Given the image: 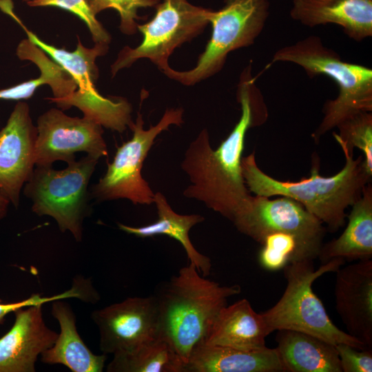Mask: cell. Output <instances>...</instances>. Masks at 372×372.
Wrapping results in <instances>:
<instances>
[{"label":"cell","mask_w":372,"mask_h":372,"mask_svg":"<svg viewBox=\"0 0 372 372\" xmlns=\"http://www.w3.org/2000/svg\"><path fill=\"white\" fill-rule=\"evenodd\" d=\"M158 219L153 223L142 227H132L118 223L119 229L129 234L139 238H149L165 235L178 241L184 248L187 258L204 277L210 273L211 260L198 251L189 239V232L196 225L204 221L200 214L182 215L175 212L168 203L166 197L160 192L154 194Z\"/></svg>","instance_id":"obj_23"},{"label":"cell","mask_w":372,"mask_h":372,"mask_svg":"<svg viewBox=\"0 0 372 372\" xmlns=\"http://www.w3.org/2000/svg\"><path fill=\"white\" fill-rule=\"evenodd\" d=\"M185 362L172 346L158 337L138 347L114 354L107 372H185Z\"/></svg>","instance_id":"obj_24"},{"label":"cell","mask_w":372,"mask_h":372,"mask_svg":"<svg viewBox=\"0 0 372 372\" xmlns=\"http://www.w3.org/2000/svg\"><path fill=\"white\" fill-rule=\"evenodd\" d=\"M183 116L182 108L167 109L158 123L145 130L143 115L138 112L136 121L129 127L132 138L117 148L105 174L92 185L91 197L98 202L126 198L134 205L154 203L155 193L142 176L143 163L158 134L170 125L180 126Z\"/></svg>","instance_id":"obj_9"},{"label":"cell","mask_w":372,"mask_h":372,"mask_svg":"<svg viewBox=\"0 0 372 372\" xmlns=\"http://www.w3.org/2000/svg\"><path fill=\"white\" fill-rule=\"evenodd\" d=\"M339 132L333 136L342 149L350 153L355 147L363 153V164L366 172L372 176V113L359 112L346 119L336 127Z\"/></svg>","instance_id":"obj_27"},{"label":"cell","mask_w":372,"mask_h":372,"mask_svg":"<svg viewBox=\"0 0 372 372\" xmlns=\"http://www.w3.org/2000/svg\"><path fill=\"white\" fill-rule=\"evenodd\" d=\"M258 254L260 266L268 271H278L289 262L313 260L299 240L293 235L282 231L268 234L263 239Z\"/></svg>","instance_id":"obj_26"},{"label":"cell","mask_w":372,"mask_h":372,"mask_svg":"<svg viewBox=\"0 0 372 372\" xmlns=\"http://www.w3.org/2000/svg\"><path fill=\"white\" fill-rule=\"evenodd\" d=\"M290 15L308 27L338 25L356 41L372 36V0H293Z\"/></svg>","instance_id":"obj_17"},{"label":"cell","mask_w":372,"mask_h":372,"mask_svg":"<svg viewBox=\"0 0 372 372\" xmlns=\"http://www.w3.org/2000/svg\"><path fill=\"white\" fill-rule=\"evenodd\" d=\"M10 203V201L0 193V220L7 215Z\"/></svg>","instance_id":"obj_32"},{"label":"cell","mask_w":372,"mask_h":372,"mask_svg":"<svg viewBox=\"0 0 372 372\" xmlns=\"http://www.w3.org/2000/svg\"><path fill=\"white\" fill-rule=\"evenodd\" d=\"M348 223L341 235L322 245L318 258L324 263L333 258L345 261L372 258V185L368 183L361 197L351 206Z\"/></svg>","instance_id":"obj_22"},{"label":"cell","mask_w":372,"mask_h":372,"mask_svg":"<svg viewBox=\"0 0 372 372\" xmlns=\"http://www.w3.org/2000/svg\"><path fill=\"white\" fill-rule=\"evenodd\" d=\"M0 1H2V0H0Z\"/></svg>","instance_id":"obj_34"},{"label":"cell","mask_w":372,"mask_h":372,"mask_svg":"<svg viewBox=\"0 0 372 372\" xmlns=\"http://www.w3.org/2000/svg\"><path fill=\"white\" fill-rule=\"evenodd\" d=\"M99 347L104 354L132 351L158 337V313L154 296L130 297L96 310Z\"/></svg>","instance_id":"obj_13"},{"label":"cell","mask_w":372,"mask_h":372,"mask_svg":"<svg viewBox=\"0 0 372 372\" xmlns=\"http://www.w3.org/2000/svg\"><path fill=\"white\" fill-rule=\"evenodd\" d=\"M37 137L29 105L18 102L0 131V193L16 207L35 167Z\"/></svg>","instance_id":"obj_14"},{"label":"cell","mask_w":372,"mask_h":372,"mask_svg":"<svg viewBox=\"0 0 372 372\" xmlns=\"http://www.w3.org/2000/svg\"><path fill=\"white\" fill-rule=\"evenodd\" d=\"M22 1H25L26 3H28L29 2H31L35 0H22Z\"/></svg>","instance_id":"obj_33"},{"label":"cell","mask_w":372,"mask_h":372,"mask_svg":"<svg viewBox=\"0 0 372 372\" xmlns=\"http://www.w3.org/2000/svg\"><path fill=\"white\" fill-rule=\"evenodd\" d=\"M152 20L137 25L143 40L136 48L125 46L111 65L112 76L141 59H148L163 72L174 50L203 32L209 23L211 9L187 0H163L156 6Z\"/></svg>","instance_id":"obj_10"},{"label":"cell","mask_w":372,"mask_h":372,"mask_svg":"<svg viewBox=\"0 0 372 372\" xmlns=\"http://www.w3.org/2000/svg\"><path fill=\"white\" fill-rule=\"evenodd\" d=\"M344 167L335 175L325 177L320 174L318 158L312 159L310 176L293 181L277 180L258 166L254 151L242 158L241 171L249 192L256 196L291 198L302 206L331 232L345 225L346 209L362 196L365 186L371 183L363 164V156L353 158V153L342 149Z\"/></svg>","instance_id":"obj_2"},{"label":"cell","mask_w":372,"mask_h":372,"mask_svg":"<svg viewBox=\"0 0 372 372\" xmlns=\"http://www.w3.org/2000/svg\"><path fill=\"white\" fill-rule=\"evenodd\" d=\"M98 160L87 154L60 170L35 165L23 186V194L32 202V211L52 217L59 229L69 231L77 242L82 240L83 220L91 213L88 184Z\"/></svg>","instance_id":"obj_7"},{"label":"cell","mask_w":372,"mask_h":372,"mask_svg":"<svg viewBox=\"0 0 372 372\" xmlns=\"http://www.w3.org/2000/svg\"><path fill=\"white\" fill-rule=\"evenodd\" d=\"M32 62L39 68L40 76L12 87L0 90V99L18 101L28 99L43 85H48L53 94H59L68 87L70 83L69 73L62 66L50 59L47 54L43 53L37 54Z\"/></svg>","instance_id":"obj_25"},{"label":"cell","mask_w":372,"mask_h":372,"mask_svg":"<svg viewBox=\"0 0 372 372\" xmlns=\"http://www.w3.org/2000/svg\"><path fill=\"white\" fill-rule=\"evenodd\" d=\"M94 15L106 9H114L120 16V30L125 34L132 35L137 31L136 20L140 8L155 7L161 0H86Z\"/></svg>","instance_id":"obj_29"},{"label":"cell","mask_w":372,"mask_h":372,"mask_svg":"<svg viewBox=\"0 0 372 372\" xmlns=\"http://www.w3.org/2000/svg\"><path fill=\"white\" fill-rule=\"evenodd\" d=\"M52 316L58 321L60 333L54 344L41 354V361L63 364L72 372H102L106 354L96 355L78 333L75 315L63 299L52 302Z\"/></svg>","instance_id":"obj_20"},{"label":"cell","mask_w":372,"mask_h":372,"mask_svg":"<svg viewBox=\"0 0 372 372\" xmlns=\"http://www.w3.org/2000/svg\"><path fill=\"white\" fill-rule=\"evenodd\" d=\"M37 128L35 165H52L56 161L68 164L79 152L98 159L108 154L102 126L87 117H72L51 108L39 116Z\"/></svg>","instance_id":"obj_12"},{"label":"cell","mask_w":372,"mask_h":372,"mask_svg":"<svg viewBox=\"0 0 372 372\" xmlns=\"http://www.w3.org/2000/svg\"><path fill=\"white\" fill-rule=\"evenodd\" d=\"M269 334L261 313L244 298L223 307L200 342L252 351L265 347Z\"/></svg>","instance_id":"obj_18"},{"label":"cell","mask_w":372,"mask_h":372,"mask_svg":"<svg viewBox=\"0 0 372 372\" xmlns=\"http://www.w3.org/2000/svg\"><path fill=\"white\" fill-rule=\"evenodd\" d=\"M185 372H286L276 348L245 351L198 342Z\"/></svg>","instance_id":"obj_19"},{"label":"cell","mask_w":372,"mask_h":372,"mask_svg":"<svg viewBox=\"0 0 372 372\" xmlns=\"http://www.w3.org/2000/svg\"><path fill=\"white\" fill-rule=\"evenodd\" d=\"M77 298L87 303H96L100 299V296L94 288L90 279L82 276L74 278L72 287L59 294L44 297L39 293L32 294L29 298L10 303H0V325L3 323L5 318L10 313L18 309L32 305L44 304L55 300Z\"/></svg>","instance_id":"obj_28"},{"label":"cell","mask_w":372,"mask_h":372,"mask_svg":"<svg viewBox=\"0 0 372 372\" xmlns=\"http://www.w3.org/2000/svg\"><path fill=\"white\" fill-rule=\"evenodd\" d=\"M345 262L342 258H333L317 269L311 260L288 263L283 268L287 285L282 296L275 305L261 313L270 333L292 330L316 336L333 345L345 343L358 349H371L332 322L312 289L316 279L324 273L335 272Z\"/></svg>","instance_id":"obj_5"},{"label":"cell","mask_w":372,"mask_h":372,"mask_svg":"<svg viewBox=\"0 0 372 372\" xmlns=\"http://www.w3.org/2000/svg\"><path fill=\"white\" fill-rule=\"evenodd\" d=\"M231 221L240 233L262 243L266 236L282 231L295 236L313 260L323 245L324 224L294 199L255 195L235 213Z\"/></svg>","instance_id":"obj_11"},{"label":"cell","mask_w":372,"mask_h":372,"mask_svg":"<svg viewBox=\"0 0 372 372\" xmlns=\"http://www.w3.org/2000/svg\"><path fill=\"white\" fill-rule=\"evenodd\" d=\"M268 0H225L219 10H211L212 32L194 68L177 71L170 66L162 72L185 85H194L220 72L229 52L252 45L269 15Z\"/></svg>","instance_id":"obj_8"},{"label":"cell","mask_w":372,"mask_h":372,"mask_svg":"<svg viewBox=\"0 0 372 372\" xmlns=\"http://www.w3.org/2000/svg\"><path fill=\"white\" fill-rule=\"evenodd\" d=\"M14 313L12 327L0 338V372H34L38 356L54 344L58 333L45 324L43 304Z\"/></svg>","instance_id":"obj_16"},{"label":"cell","mask_w":372,"mask_h":372,"mask_svg":"<svg viewBox=\"0 0 372 372\" xmlns=\"http://www.w3.org/2000/svg\"><path fill=\"white\" fill-rule=\"evenodd\" d=\"M276 347L286 372H342L335 345L316 336L278 330Z\"/></svg>","instance_id":"obj_21"},{"label":"cell","mask_w":372,"mask_h":372,"mask_svg":"<svg viewBox=\"0 0 372 372\" xmlns=\"http://www.w3.org/2000/svg\"><path fill=\"white\" fill-rule=\"evenodd\" d=\"M18 23L33 43L70 73L77 85L70 96L55 103L59 108L66 110L74 106L82 111L83 116L102 127L120 133L126 130L132 122L131 103L124 97H105L96 88L99 77L96 60L107 52L108 43H96L93 48H86L78 37L76 48L70 52L44 42L20 20Z\"/></svg>","instance_id":"obj_6"},{"label":"cell","mask_w":372,"mask_h":372,"mask_svg":"<svg viewBox=\"0 0 372 372\" xmlns=\"http://www.w3.org/2000/svg\"><path fill=\"white\" fill-rule=\"evenodd\" d=\"M31 7L52 6L76 15L88 28L93 41L110 43L111 36L96 19L86 0H35L27 3Z\"/></svg>","instance_id":"obj_30"},{"label":"cell","mask_w":372,"mask_h":372,"mask_svg":"<svg viewBox=\"0 0 372 372\" xmlns=\"http://www.w3.org/2000/svg\"><path fill=\"white\" fill-rule=\"evenodd\" d=\"M276 62L296 64L310 77L328 76L338 85V96L324 105L322 119L311 135L315 142L351 116L372 111V70L344 61L319 37L309 36L280 48L273 55L271 64Z\"/></svg>","instance_id":"obj_4"},{"label":"cell","mask_w":372,"mask_h":372,"mask_svg":"<svg viewBox=\"0 0 372 372\" xmlns=\"http://www.w3.org/2000/svg\"><path fill=\"white\" fill-rule=\"evenodd\" d=\"M342 372H371L372 349H358L345 343L335 345Z\"/></svg>","instance_id":"obj_31"},{"label":"cell","mask_w":372,"mask_h":372,"mask_svg":"<svg viewBox=\"0 0 372 372\" xmlns=\"http://www.w3.org/2000/svg\"><path fill=\"white\" fill-rule=\"evenodd\" d=\"M335 273L336 311L347 333L372 349V260H358Z\"/></svg>","instance_id":"obj_15"},{"label":"cell","mask_w":372,"mask_h":372,"mask_svg":"<svg viewBox=\"0 0 372 372\" xmlns=\"http://www.w3.org/2000/svg\"><path fill=\"white\" fill-rule=\"evenodd\" d=\"M237 100L241 115L228 136L214 149L208 131L202 130L187 147L180 164L190 182L183 192L184 196L203 203L229 220L251 196L241 171L246 134L267 118L263 99L251 76V65L241 74Z\"/></svg>","instance_id":"obj_1"},{"label":"cell","mask_w":372,"mask_h":372,"mask_svg":"<svg viewBox=\"0 0 372 372\" xmlns=\"http://www.w3.org/2000/svg\"><path fill=\"white\" fill-rule=\"evenodd\" d=\"M240 291L238 285L224 286L206 279L190 262L154 295L158 337L167 340L186 364L193 348L203 339L227 299Z\"/></svg>","instance_id":"obj_3"}]
</instances>
